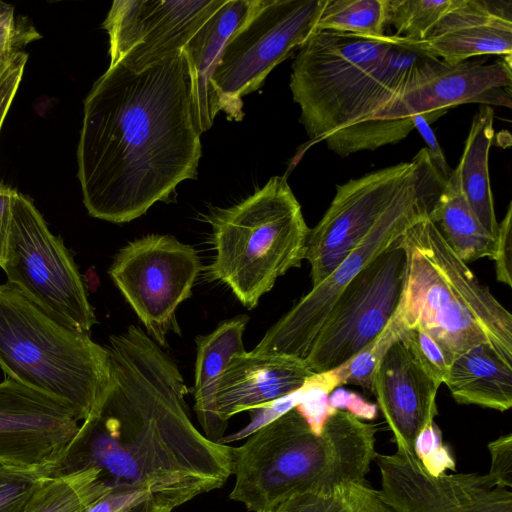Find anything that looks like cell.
Masks as SVG:
<instances>
[{
	"label": "cell",
	"mask_w": 512,
	"mask_h": 512,
	"mask_svg": "<svg viewBox=\"0 0 512 512\" xmlns=\"http://www.w3.org/2000/svg\"><path fill=\"white\" fill-rule=\"evenodd\" d=\"M414 128L418 130L423 140L426 143V149L434 162L437 169L443 175L444 178L448 179L452 170L450 169L443 151L436 140L435 134L427 121L425 115H414L412 116Z\"/></svg>",
	"instance_id": "40"
},
{
	"label": "cell",
	"mask_w": 512,
	"mask_h": 512,
	"mask_svg": "<svg viewBox=\"0 0 512 512\" xmlns=\"http://www.w3.org/2000/svg\"><path fill=\"white\" fill-rule=\"evenodd\" d=\"M512 203L498 225L496 250L492 260L495 262L496 278L499 282L512 286Z\"/></svg>",
	"instance_id": "38"
},
{
	"label": "cell",
	"mask_w": 512,
	"mask_h": 512,
	"mask_svg": "<svg viewBox=\"0 0 512 512\" xmlns=\"http://www.w3.org/2000/svg\"><path fill=\"white\" fill-rule=\"evenodd\" d=\"M28 55L14 53L0 72V131L23 77Z\"/></svg>",
	"instance_id": "37"
},
{
	"label": "cell",
	"mask_w": 512,
	"mask_h": 512,
	"mask_svg": "<svg viewBox=\"0 0 512 512\" xmlns=\"http://www.w3.org/2000/svg\"><path fill=\"white\" fill-rule=\"evenodd\" d=\"M201 270L195 249L171 235L150 234L128 243L108 273L161 348L167 334H180L176 309L191 297Z\"/></svg>",
	"instance_id": "13"
},
{
	"label": "cell",
	"mask_w": 512,
	"mask_h": 512,
	"mask_svg": "<svg viewBox=\"0 0 512 512\" xmlns=\"http://www.w3.org/2000/svg\"><path fill=\"white\" fill-rule=\"evenodd\" d=\"M399 338L407 344L433 379L439 385L443 384L450 363L439 344L429 334L419 328L400 327Z\"/></svg>",
	"instance_id": "33"
},
{
	"label": "cell",
	"mask_w": 512,
	"mask_h": 512,
	"mask_svg": "<svg viewBox=\"0 0 512 512\" xmlns=\"http://www.w3.org/2000/svg\"><path fill=\"white\" fill-rule=\"evenodd\" d=\"M265 512H394L368 482L339 485L324 493L295 494Z\"/></svg>",
	"instance_id": "27"
},
{
	"label": "cell",
	"mask_w": 512,
	"mask_h": 512,
	"mask_svg": "<svg viewBox=\"0 0 512 512\" xmlns=\"http://www.w3.org/2000/svg\"><path fill=\"white\" fill-rule=\"evenodd\" d=\"M16 53V52H15ZM13 55V54H12ZM11 55V56H12ZM11 56L9 57H1L0 56V72L2 71V69L5 67L6 63L8 62V60L11 58Z\"/></svg>",
	"instance_id": "42"
},
{
	"label": "cell",
	"mask_w": 512,
	"mask_h": 512,
	"mask_svg": "<svg viewBox=\"0 0 512 512\" xmlns=\"http://www.w3.org/2000/svg\"><path fill=\"white\" fill-rule=\"evenodd\" d=\"M62 401L6 378L0 383V462L50 467L60 460L79 429Z\"/></svg>",
	"instance_id": "17"
},
{
	"label": "cell",
	"mask_w": 512,
	"mask_h": 512,
	"mask_svg": "<svg viewBox=\"0 0 512 512\" xmlns=\"http://www.w3.org/2000/svg\"><path fill=\"white\" fill-rule=\"evenodd\" d=\"M460 0H388L387 25L397 37L424 41Z\"/></svg>",
	"instance_id": "29"
},
{
	"label": "cell",
	"mask_w": 512,
	"mask_h": 512,
	"mask_svg": "<svg viewBox=\"0 0 512 512\" xmlns=\"http://www.w3.org/2000/svg\"><path fill=\"white\" fill-rule=\"evenodd\" d=\"M494 111L481 105L474 115L458 163L463 194L485 230L496 238V219L489 176V151L494 138Z\"/></svg>",
	"instance_id": "25"
},
{
	"label": "cell",
	"mask_w": 512,
	"mask_h": 512,
	"mask_svg": "<svg viewBox=\"0 0 512 512\" xmlns=\"http://www.w3.org/2000/svg\"><path fill=\"white\" fill-rule=\"evenodd\" d=\"M397 242L405 254V272L395 322L429 334L450 365L481 343L512 359V314L480 284L430 219L415 221Z\"/></svg>",
	"instance_id": "4"
},
{
	"label": "cell",
	"mask_w": 512,
	"mask_h": 512,
	"mask_svg": "<svg viewBox=\"0 0 512 512\" xmlns=\"http://www.w3.org/2000/svg\"><path fill=\"white\" fill-rule=\"evenodd\" d=\"M247 322L246 315H239L221 322L211 333L196 338L194 410L205 437L214 442L222 440L228 427L218 414L217 387L229 361L246 351L243 334Z\"/></svg>",
	"instance_id": "22"
},
{
	"label": "cell",
	"mask_w": 512,
	"mask_h": 512,
	"mask_svg": "<svg viewBox=\"0 0 512 512\" xmlns=\"http://www.w3.org/2000/svg\"><path fill=\"white\" fill-rule=\"evenodd\" d=\"M491 467L483 475L490 487H512V433L500 436L488 443Z\"/></svg>",
	"instance_id": "36"
},
{
	"label": "cell",
	"mask_w": 512,
	"mask_h": 512,
	"mask_svg": "<svg viewBox=\"0 0 512 512\" xmlns=\"http://www.w3.org/2000/svg\"><path fill=\"white\" fill-rule=\"evenodd\" d=\"M397 240L351 281L333 305L304 359L315 374L343 365L393 319L405 272V254Z\"/></svg>",
	"instance_id": "12"
},
{
	"label": "cell",
	"mask_w": 512,
	"mask_h": 512,
	"mask_svg": "<svg viewBox=\"0 0 512 512\" xmlns=\"http://www.w3.org/2000/svg\"><path fill=\"white\" fill-rule=\"evenodd\" d=\"M327 0H255L225 44L212 84L220 111L244 117L242 98L262 86L274 67L302 46L315 31Z\"/></svg>",
	"instance_id": "10"
},
{
	"label": "cell",
	"mask_w": 512,
	"mask_h": 512,
	"mask_svg": "<svg viewBox=\"0 0 512 512\" xmlns=\"http://www.w3.org/2000/svg\"><path fill=\"white\" fill-rule=\"evenodd\" d=\"M49 477L50 467L0 462V512H27L35 493Z\"/></svg>",
	"instance_id": "32"
},
{
	"label": "cell",
	"mask_w": 512,
	"mask_h": 512,
	"mask_svg": "<svg viewBox=\"0 0 512 512\" xmlns=\"http://www.w3.org/2000/svg\"><path fill=\"white\" fill-rule=\"evenodd\" d=\"M328 402L333 409L347 411L361 420H372L377 414L376 405L367 403L357 394L343 389L334 391Z\"/></svg>",
	"instance_id": "39"
},
{
	"label": "cell",
	"mask_w": 512,
	"mask_h": 512,
	"mask_svg": "<svg viewBox=\"0 0 512 512\" xmlns=\"http://www.w3.org/2000/svg\"><path fill=\"white\" fill-rule=\"evenodd\" d=\"M108 491L95 469L51 476L37 490L27 512H85Z\"/></svg>",
	"instance_id": "26"
},
{
	"label": "cell",
	"mask_w": 512,
	"mask_h": 512,
	"mask_svg": "<svg viewBox=\"0 0 512 512\" xmlns=\"http://www.w3.org/2000/svg\"><path fill=\"white\" fill-rule=\"evenodd\" d=\"M377 428L336 409L315 433L292 408L232 447L231 500L265 512L295 494L324 493L351 482H367L376 457Z\"/></svg>",
	"instance_id": "3"
},
{
	"label": "cell",
	"mask_w": 512,
	"mask_h": 512,
	"mask_svg": "<svg viewBox=\"0 0 512 512\" xmlns=\"http://www.w3.org/2000/svg\"><path fill=\"white\" fill-rule=\"evenodd\" d=\"M387 18L388 0H327L315 30L381 39Z\"/></svg>",
	"instance_id": "28"
},
{
	"label": "cell",
	"mask_w": 512,
	"mask_h": 512,
	"mask_svg": "<svg viewBox=\"0 0 512 512\" xmlns=\"http://www.w3.org/2000/svg\"><path fill=\"white\" fill-rule=\"evenodd\" d=\"M380 492L394 512H512V492L490 487L483 475L433 476L411 453L376 454Z\"/></svg>",
	"instance_id": "16"
},
{
	"label": "cell",
	"mask_w": 512,
	"mask_h": 512,
	"mask_svg": "<svg viewBox=\"0 0 512 512\" xmlns=\"http://www.w3.org/2000/svg\"><path fill=\"white\" fill-rule=\"evenodd\" d=\"M0 367L6 378L67 404L79 421L111 378L107 348L59 322L9 283L0 284Z\"/></svg>",
	"instance_id": "5"
},
{
	"label": "cell",
	"mask_w": 512,
	"mask_h": 512,
	"mask_svg": "<svg viewBox=\"0 0 512 512\" xmlns=\"http://www.w3.org/2000/svg\"><path fill=\"white\" fill-rule=\"evenodd\" d=\"M444 184L408 198L382 219L319 284L304 295L252 350L305 359L333 305L351 281L420 218L428 217Z\"/></svg>",
	"instance_id": "14"
},
{
	"label": "cell",
	"mask_w": 512,
	"mask_h": 512,
	"mask_svg": "<svg viewBox=\"0 0 512 512\" xmlns=\"http://www.w3.org/2000/svg\"><path fill=\"white\" fill-rule=\"evenodd\" d=\"M9 284L59 322L87 333L94 310L77 266L62 239L25 195L15 193L8 255L3 268Z\"/></svg>",
	"instance_id": "11"
},
{
	"label": "cell",
	"mask_w": 512,
	"mask_h": 512,
	"mask_svg": "<svg viewBox=\"0 0 512 512\" xmlns=\"http://www.w3.org/2000/svg\"><path fill=\"white\" fill-rule=\"evenodd\" d=\"M255 0H226L197 30L183 51L191 77L192 110L200 134L210 129L220 112L212 75L230 36L249 15Z\"/></svg>",
	"instance_id": "21"
},
{
	"label": "cell",
	"mask_w": 512,
	"mask_h": 512,
	"mask_svg": "<svg viewBox=\"0 0 512 512\" xmlns=\"http://www.w3.org/2000/svg\"><path fill=\"white\" fill-rule=\"evenodd\" d=\"M400 327L394 319L381 334L354 357L332 370L338 385L360 386L366 394H374V380L379 363L389 346L399 338Z\"/></svg>",
	"instance_id": "31"
},
{
	"label": "cell",
	"mask_w": 512,
	"mask_h": 512,
	"mask_svg": "<svg viewBox=\"0 0 512 512\" xmlns=\"http://www.w3.org/2000/svg\"><path fill=\"white\" fill-rule=\"evenodd\" d=\"M428 218L465 263L493 259L496 238L489 234L470 208L461 187L458 166L452 170Z\"/></svg>",
	"instance_id": "24"
},
{
	"label": "cell",
	"mask_w": 512,
	"mask_h": 512,
	"mask_svg": "<svg viewBox=\"0 0 512 512\" xmlns=\"http://www.w3.org/2000/svg\"><path fill=\"white\" fill-rule=\"evenodd\" d=\"M226 0H116L102 27L112 67L141 72L181 52Z\"/></svg>",
	"instance_id": "15"
},
{
	"label": "cell",
	"mask_w": 512,
	"mask_h": 512,
	"mask_svg": "<svg viewBox=\"0 0 512 512\" xmlns=\"http://www.w3.org/2000/svg\"><path fill=\"white\" fill-rule=\"evenodd\" d=\"M41 38L30 24L17 20L14 7L0 0V56L9 57L28 43Z\"/></svg>",
	"instance_id": "35"
},
{
	"label": "cell",
	"mask_w": 512,
	"mask_h": 512,
	"mask_svg": "<svg viewBox=\"0 0 512 512\" xmlns=\"http://www.w3.org/2000/svg\"><path fill=\"white\" fill-rule=\"evenodd\" d=\"M446 180L424 147L408 162L337 185L328 209L309 230L306 241L304 259L310 264L312 287L323 281L398 205Z\"/></svg>",
	"instance_id": "8"
},
{
	"label": "cell",
	"mask_w": 512,
	"mask_h": 512,
	"mask_svg": "<svg viewBox=\"0 0 512 512\" xmlns=\"http://www.w3.org/2000/svg\"><path fill=\"white\" fill-rule=\"evenodd\" d=\"M209 280L230 288L248 310L304 259L309 228L286 177L274 176L240 203L214 215Z\"/></svg>",
	"instance_id": "6"
},
{
	"label": "cell",
	"mask_w": 512,
	"mask_h": 512,
	"mask_svg": "<svg viewBox=\"0 0 512 512\" xmlns=\"http://www.w3.org/2000/svg\"><path fill=\"white\" fill-rule=\"evenodd\" d=\"M443 383L459 404L504 412L512 406V359L481 343L452 361Z\"/></svg>",
	"instance_id": "23"
},
{
	"label": "cell",
	"mask_w": 512,
	"mask_h": 512,
	"mask_svg": "<svg viewBox=\"0 0 512 512\" xmlns=\"http://www.w3.org/2000/svg\"><path fill=\"white\" fill-rule=\"evenodd\" d=\"M414 453L425 470L433 475L445 474V470H455V461L449 449L442 442L441 431L433 422L418 435Z\"/></svg>",
	"instance_id": "34"
},
{
	"label": "cell",
	"mask_w": 512,
	"mask_h": 512,
	"mask_svg": "<svg viewBox=\"0 0 512 512\" xmlns=\"http://www.w3.org/2000/svg\"><path fill=\"white\" fill-rule=\"evenodd\" d=\"M401 38L315 30L299 47L289 86L310 145L345 126L353 97Z\"/></svg>",
	"instance_id": "9"
},
{
	"label": "cell",
	"mask_w": 512,
	"mask_h": 512,
	"mask_svg": "<svg viewBox=\"0 0 512 512\" xmlns=\"http://www.w3.org/2000/svg\"><path fill=\"white\" fill-rule=\"evenodd\" d=\"M511 64V58L492 64L467 60L449 64L435 57L370 122L328 148L341 157L374 151L406 138L415 129L412 116L447 112L461 104L511 108Z\"/></svg>",
	"instance_id": "7"
},
{
	"label": "cell",
	"mask_w": 512,
	"mask_h": 512,
	"mask_svg": "<svg viewBox=\"0 0 512 512\" xmlns=\"http://www.w3.org/2000/svg\"><path fill=\"white\" fill-rule=\"evenodd\" d=\"M189 500L185 494L153 488H118L98 498L85 512H172Z\"/></svg>",
	"instance_id": "30"
},
{
	"label": "cell",
	"mask_w": 512,
	"mask_h": 512,
	"mask_svg": "<svg viewBox=\"0 0 512 512\" xmlns=\"http://www.w3.org/2000/svg\"><path fill=\"white\" fill-rule=\"evenodd\" d=\"M314 375L301 358L253 351L235 355L217 387L219 417L228 424L235 414L265 407L298 391Z\"/></svg>",
	"instance_id": "20"
},
{
	"label": "cell",
	"mask_w": 512,
	"mask_h": 512,
	"mask_svg": "<svg viewBox=\"0 0 512 512\" xmlns=\"http://www.w3.org/2000/svg\"><path fill=\"white\" fill-rule=\"evenodd\" d=\"M420 47L449 63L473 56L512 57V1L460 0Z\"/></svg>",
	"instance_id": "19"
},
{
	"label": "cell",
	"mask_w": 512,
	"mask_h": 512,
	"mask_svg": "<svg viewBox=\"0 0 512 512\" xmlns=\"http://www.w3.org/2000/svg\"><path fill=\"white\" fill-rule=\"evenodd\" d=\"M200 135L183 50L141 72L108 67L84 100L77 148L88 213L125 223L166 201L197 177Z\"/></svg>",
	"instance_id": "2"
},
{
	"label": "cell",
	"mask_w": 512,
	"mask_h": 512,
	"mask_svg": "<svg viewBox=\"0 0 512 512\" xmlns=\"http://www.w3.org/2000/svg\"><path fill=\"white\" fill-rule=\"evenodd\" d=\"M439 387L402 339L389 346L376 372L374 394L397 451L415 455L418 435L437 415Z\"/></svg>",
	"instance_id": "18"
},
{
	"label": "cell",
	"mask_w": 512,
	"mask_h": 512,
	"mask_svg": "<svg viewBox=\"0 0 512 512\" xmlns=\"http://www.w3.org/2000/svg\"><path fill=\"white\" fill-rule=\"evenodd\" d=\"M111 378L52 469H95L110 490L147 487L196 496L232 475V447L193 425L176 363L139 327L112 335Z\"/></svg>",
	"instance_id": "1"
},
{
	"label": "cell",
	"mask_w": 512,
	"mask_h": 512,
	"mask_svg": "<svg viewBox=\"0 0 512 512\" xmlns=\"http://www.w3.org/2000/svg\"><path fill=\"white\" fill-rule=\"evenodd\" d=\"M17 191L0 183V267L3 269L8 255L12 219V201Z\"/></svg>",
	"instance_id": "41"
}]
</instances>
